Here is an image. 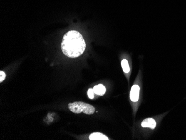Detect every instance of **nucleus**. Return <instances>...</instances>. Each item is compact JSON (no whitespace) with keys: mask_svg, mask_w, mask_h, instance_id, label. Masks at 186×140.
<instances>
[{"mask_svg":"<svg viewBox=\"0 0 186 140\" xmlns=\"http://www.w3.org/2000/svg\"><path fill=\"white\" fill-rule=\"evenodd\" d=\"M61 48L65 55L71 58H75L84 53L86 49V43L79 32L69 31L64 35Z\"/></svg>","mask_w":186,"mask_h":140,"instance_id":"obj_1","label":"nucleus"},{"mask_svg":"<svg viewBox=\"0 0 186 140\" xmlns=\"http://www.w3.org/2000/svg\"><path fill=\"white\" fill-rule=\"evenodd\" d=\"M69 110L76 114L84 113L87 115H92L95 112V108L92 105L84 102H75L69 104Z\"/></svg>","mask_w":186,"mask_h":140,"instance_id":"obj_2","label":"nucleus"},{"mask_svg":"<svg viewBox=\"0 0 186 140\" xmlns=\"http://www.w3.org/2000/svg\"><path fill=\"white\" fill-rule=\"evenodd\" d=\"M139 91L140 88L138 85L133 86L130 93V98L133 102H137L139 98Z\"/></svg>","mask_w":186,"mask_h":140,"instance_id":"obj_3","label":"nucleus"},{"mask_svg":"<svg viewBox=\"0 0 186 140\" xmlns=\"http://www.w3.org/2000/svg\"><path fill=\"white\" fill-rule=\"evenodd\" d=\"M141 126L143 127L150 128L151 129L153 130L156 127V121L153 118H146V119L143 120V121H142V122L141 123Z\"/></svg>","mask_w":186,"mask_h":140,"instance_id":"obj_4","label":"nucleus"},{"mask_svg":"<svg viewBox=\"0 0 186 140\" xmlns=\"http://www.w3.org/2000/svg\"><path fill=\"white\" fill-rule=\"evenodd\" d=\"M89 140H108L109 138L103 135V133L99 132L93 133L90 135Z\"/></svg>","mask_w":186,"mask_h":140,"instance_id":"obj_5","label":"nucleus"},{"mask_svg":"<svg viewBox=\"0 0 186 140\" xmlns=\"http://www.w3.org/2000/svg\"><path fill=\"white\" fill-rule=\"evenodd\" d=\"M93 91L95 94L99 96H103L106 92V88L103 84H100L95 86L93 88Z\"/></svg>","mask_w":186,"mask_h":140,"instance_id":"obj_6","label":"nucleus"},{"mask_svg":"<svg viewBox=\"0 0 186 140\" xmlns=\"http://www.w3.org/2000/svg\"><path fill=\"white\" fill-rule=\"evenodd\" d=\"M121 65L122 67L123 70L125 73H128L130 71V68L128 62L127 60L126 59H123L122 61L121 62Z\"/></svg>","mask_w":186,"mask_h":140,"instance_id":"obj_7","label":"nucleus"},{"mask_svg":"<svg viewBox=\"0 0 186 140\" xmlns=\"http://www.w3.org/2000/svg\"><path fill=\"white\" fill-rule=\"evenodd\" d=\"M94 92L93 89L90 88L88 91V97H89L90 99H93L94 98Z\"/></svg>","mask_w":186,"mask_h":140,"instance_id":"obj_8","label":"nucleus"},{"mask_svg":"<svg viewBox=\"0 0 186 140\" xmlns=\"http://www.w3.org/2000/svg\"><path fill=\"white\" fill-rule=\"evenodd\" d=\"M6 78V74L3 71H0V82H3Z\"/></svg>","mask_w":186,"mask_h":140,"instance_id":"obj_9","label":"nucleus"}]
</instances>
